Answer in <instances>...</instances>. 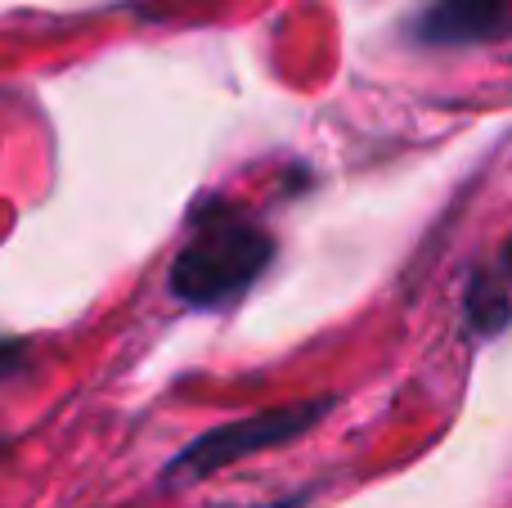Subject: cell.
I'll use <instances>...</instances> for the list:
<instances>
[{
    "label": "cell",
    "mask_w": 512,
    "mask_h": 508,
    "mask_svg": "<svg viewBox=\"0 0 512 508\" xmlns=\"http://www.w3.org/2000/svg\"><path fill=\"white\" fill-rule=\"evenodd\" d=\"M310 500V491H292L283 495V500H270V504H216V508H301Z\"/></svg>",
    "instance_id": "5"
},
{
    "label": "cell",
    "mask_w": 512,
    "mask_h": 508,
    "mask_svg": "<svg viewBox=\"0 0 512 508\" xmlns=\"http://www.w3.org/2000/svg\"><path fill=\"white\" fill-rule=\"evenodd\" d=\"M463 306H468V320L481 338H495V333H504L512 324V293L495 270H481V275L472 279Z\"/></svg>",
    "instance_id": "4"
},
{
    "label": "cell",
    "mask_w": 512,
    "mask_h": 508,
    "mask_svg": "<svg viewBox=\"0 0 512 508\" xmlns=\"http://www.w3.org/2000/svg\"><path fill=\"white\" fill-rule=\"evenodd\" d=\"M270 261V230H261L252 216L234 212L221 198H203L194 207V234L167 270V288L194 311H225L270 270Z\"/></svg>",
    "instance_id": "1"
},
{
    "label": "cell",
    "mask_w": 512,
    "mask_h": 508,
    "mask_svg": "<svg viewBox=\"0 0 512 508\" xmlns=\"http://www.w3.org/2000/svg\"><path fill=\"white\" fill-rule=\"evenodd\" d=\"M333 414V396H315V401H292V405H274V410L248 414V419L221 423V428H207L203 437H194L176 459L167 464V486H185L198 482V477H212L221 468L239 464L248 455H261V450L288 446V441L306 437L315 423H324Z\"/></svg>",
    "instance_id": "2"
},
{
    "label": "cell",
    "mask_w": 512,
    "mask_h": 508,
    "mask_svg": "<svg viewBox=\"0 0 512 508\" xmlns=\"http://www.w3.org/2000/svg\"><path fill=\"white\" fill-rule=\"evenodd\" d=\"M409 36L423 50H468L512 36V0H427L409 23Z\"/></svg>",
    "instance_id": "3"
}]
</instances>
